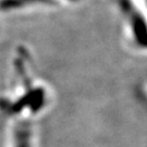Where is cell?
<instances>
[{"instance_id":"6da1fadb","label":"cell","mask_w":147,"mask_h":147,"mask_svg":"<svg viewBox=\"0 0 147 147\" xmlns=\"http://www.w3.org/2000/svg\"><path fill=\"white\" fill-rule=\"evenodd\" d=\"M65 2H69V3H75V2H79L80 0H63Z\"/></svg>"}]
</instances>
